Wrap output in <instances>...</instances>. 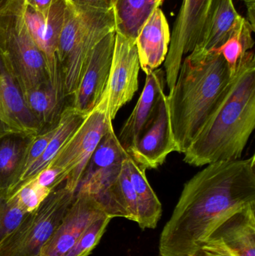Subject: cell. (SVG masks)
I'll return each mask as SVG.
<instances>
[{"label":"cell","instance_id":"6da1fadb","mask_svg":"<svg viewBox=\"0 0 255 256\" xmlns=\"http://www.w3.org/2000/svg\"><path fill=\"white\" fill-rule=\"evenodd\" d=\"M255 156L208 164L184 184L160 238V256H192L228 216L255 204Z\"/></svg>","mask_w":255,"mask_h":256},{"label":"cell","instance_id":"7a4b0ae2","mask_svg":"<svg viewBox=\"0 0 255 256\" xmlns=\"http://www.w3.org/2000/svg\"><path fill=\"white\" fill-rule=\"evenodd\" d=\"M255 128V58L253 50L238 62L224 100L184 152V162L200 167L241 159Z\"/></svg>","mask_w":255,"mask_h":256},{"label":"cell","instance_id":"3957f363","mask_svg":"<svg viewBox=\"0 0 255 256\" xmlns=\"http://www.w3.org/2000/svg\"><path fill=\"white\" fill-rule=\"evenodd\" d=\"M235 75L220 52L183 60L167 99L178 152L184 154L224 100Z\"/></svg>","mask_w":255,"mask_h":256},{"label":"cell","instance_id":"277c9868","mask_svg":"<svg viewBox=\"0 0 255 256\" xmlns=\"http://www.w3.org/2000/svg\"><path fill=\"white\" fill-rule=\"evenodd\" d=\"M23 0H8L0 9V68L21 94L49 82L43 54L23 18Z\"/></svg>","mask_w":255,"mask_h":256},{"label":"cell","instance_id":"5b68a950","mask_svg":"<svg viewBox=\"0 0 255 256\" xmlns=\"http://www.w3.org/2000/svg\"><path fill=\"white\" fill-rule=\"evenodd\" d=\"M64 182L0 244V256H37L74 200Z\"/></svg>","mask_w":255,"mask_h":256},{"label":"cell","instance_id":"8992f818","mask_svg":"<svg viewBox=\"0 0 255 256\" xmlns=\"http://www.w3.org/2000/svg\"><path fill=\"white\" fill-rule=\"evenodd\" d=\"M112 120L108 112V93L85 117L81 126L48 166L58 168L64 185L76 192L88 162Z\"/></svg>","mask_w":255,"mask_h":256},{"label":"cell","instance_id":"52a82bcc","mask_svg":"<svg viewBox=\"0 0 255 256\" xmlns=\"http://www.w3.org/2000/svg\"><path fill=\"white\" fill-rule=\"evenodd\" d=\"M214 1H183L165 60V76L169 92L175 86L184 56L194 50L202 37Z\"/></svg>","mask_w":255,"mask_h":256},{"label":"cell","instance_id":"ba28073f","mask_svg":"<svg viewBox=\"0 0 255 256\" xmlns=\"http://www.w3.org/2000/svg\"><path fill=\"white\" fill-rule=\"evenodd\" d=\"M67 2L57 0L44 16L23 1V18L34 43L43 54L51 86L64 97L62 75L58 60V44L64 22Z\"/></svg>","mask_w":255,"mask_h":256},{"label":"cell","instance_id":"9c48e42d","mask_svg":"<svg viewBox=\"0 0 255 256\" xmlns=\"http://www.w3.org/2000/svg\"><path fill=\"white\" fill-rule=\"evenodd\" d=\"M139 55L136 40L115 32V46L108 82V112L113 120L139 88Z\"/></svg>","mask_w":255,"mask_h":256},{"label":"cell","instance_id":"30bf717a","mask_svg":"<svg viewBox=\"0 0 255 256\" xmlns=\"http://www.w3.org/2000/svg\"><path fill=\"white\" fill-rule=\"evenodd\" d=\"M115 32L106 34L93 48L89 60L71 96L75 110L87 116L97 106L107 87L115 46Z\"/></svg>","mask_w":255,"mask_h":256},{"label":"cell","instance_id":"8fae6325","mask_svg":"<svg viewBox=\"0 0 255 256\" xmlns=\"http://www.w3.org/2000/svg\"><path fill=\"white\" fill-rule=\"evenodd\" d=\"M129 156L111 124L94 150L75 195L86 194L97 198L117 178Z\"/></svg>","mask_w":255,"mask_h":256},{"label":"cell","instance_id":"7c38bea8","mask_svg":"<svg viewBox=\"0 0 255 256\" xmlns=\"http://www.w3.org/2000/svg\"><path fill=\"white\" fill-rule=\"evenodd\" d=\"M166 94L152 121L141 132L127 154L135 162L146 168H157L169 154L178 152L174 138Z\"/></svg>","mask_w":255,"mask_h":256},{"label":"cell","instance_id":"4fadbf2b","mask_svg":"<svg viewBox=\"0 0 255 256\" xmlns=\"http://www.w3.org/2000/svg\"><path fill=\"white\" fill-rule=\"evenodd\" d=\"M112 31H115L113 10H95L76 40L68 58L61 66L64 97L73 96L83 74L93 48Z\"/></svg>","mask_w":255,"mask_h":256},{"label":"cell","instance_id":"5bb4252c","mask_svg":"<svg viewBox=\"0 0 255 256\" xmlns=\"http://www.w3.org/2000/svg\"><path fill=\"white\" fill-rule=\"evenodd\" d=\"M103 215L107 214L92 197L86 194L75 196L61 224L37 256H64L88 226Z\"/></svg>","mask_w":255,"mask_h":256},{"label":"cell","instance_id":"9a60e30c","mask_svg":"<svg viewBox=\"0 0 255 256\" xmlns=\"http://www.w3.org/2000/svg\"><path fill=\"white\" fill-rule=\"evenodd\" d=\"M165 85L166 76L163 69L157 68L146 74L143 91L118 137L126 152L134 144L141 132L155 117L165 94Z\"/></svg>","mask_w":255,"mask_h":256},{"label":"cell","instance_id":"2e32d148","mask_svg":"<svg viewBox=\"0 0 255 256\" xmlns=\"http://www.w3.org/2000/svg\"><path fill=\"white\" fill-rule=\"evenodd\" d=\"M242 19L235 9L233 0H214L202 37L189 58L201 60L208 52L221 48Z\"/></svg>","mask_w":255,"mask_h":256},{"label":"cell","instance_id":"e0dca14e","mask_svg":"<svg viewBox=\"0 0 255 256\" xmlns=\"http://www.w3.org/2000/svg\"><path fill=\"white\" fill-rule=\"evenodd\" d=\"M171 33L169 24L160 7L151 14L136 39L140 68L146 74L158 68L169 52Z\"/></svg>","mask_w":255,"mask_h":256},{"label":"cell","instance_id":"ac0fdd59","mask_svg":"<svg viewBox=\"0 0 255 256\" xmlns=\"http://www.w3.org/2000/svg\"><path fill=\"white\" fill-rule=\"evenodd\" d=\"M216 240L238 256H255V204L246 206L220 222L206 239Z\"/></svg>","mask_w":255,"mask_h":256},{"label":"cell","instance_id":"d6986e66","mask_svg":"<svg viewBox=\"0 0 255 256\" xmlns=\"http://www.w3.org/2000/svg\"><path fill=\"white\" fill-rule=\"evenodd\" d=\"M0 120L24 136H34L40 134L43 129L25 106L17 86L1 69L0 70Z\"/></svg>","mask_w":255,"mask_h":256},{"label":"cell","instance_id":"ffe728a7","mask_svg":"<svg viewBox=\"0 0 255 256\" xmlns=\"http://www.w3.org/2000/svg\"><path fill=\"white\" fill-rule=\"evenodd\" d=\"M129 180L137 200V224L142 230L155 228L162 216V204L147 178L146 168L129 156L124 161Z\"/></svg>","mask_w":255,"mask_h":256},{"label":"cell","instance_id":"44dd1931","mask_svg":"<svg viewBox=\"0 0 255 256\" xmlns=\"http://www.w3.org/2000/svg\"><path fill=\"white\" fill-rule=\"evenodd\" d=\"M94 200L112 219L124 218L138 222L137 200L124 162L117 178Z\"/></svg>","mask_w":255,"mask_h":256},{"label":"cell","instance_id":"7402d4cb","mask_svg":"<svg viewBox=\"0 0 255 256\" xmlns=\"http://www.w3.org/2000/svg\"><path fill=\"white\" fill-rule=\"evenodd\" d=\"M85 117L86 116L79 114L70 106H67L61 112L56 123V131L48 144L46 150L40 158L21 176L18 182L17 186L15 189L22 184L35 177L40 171L46 168L52 162L61 148L67 143L70 137L81 126Z\"/></svg>","mask_w":255,"mask_h":256},{"label":"cell","instance_id":"603a6c76","mask_svg":"<svg viewBox=\"0 0 255 256\" xmlns=\"http://www.w3.org/2000/svg\"><path fill=\"white\" fill-rule=\"evenodd\" d=\"M160 6L157 0H116L112 8L115 32L136 40L151 14Z\"/></svg>","mask_w":255,"mask_h":256},{"label":"cell","instance_id":"cb8c5ba5","mask_svg":"<svg viewBox=\"0 0 255 256\" xmlns=\"http://www.w3.org/2000/svg\"><path fill=\"white\" fill-rule=\"evenodd\" d=\"M29 138L12 135L0 140V192L5 195L16 188Z\"/></svg>","mask_w":255,"mask_h":256},{"label":"cell","instance_id":"d4e9b609","mask_svg":"<svg viewBox=\"0 0 255 256\" xmlns=\"http://www.w3.org/2000/svg\"><path fill=\"white\" fill-rule=\"evenodd\" d=\"M22 96L25 106L42 128L53 124L64 98L49 82L28 90L22 93Z\"/></svg>","mask_w":255,"mask_h":256},{"label":"cell","instance_id":"484cf974","mask_svg":"<svg viewBox=\"0 0 255 256\" xmlns=\"http://www.w3.org/2000/svg\"><path fill=\"white\" fill-rule=\"evenodd\" d=\"M250 22L243 18L242 20L229 38V40L219 49L216 50L224 57L232 74L236 73L238 62L241 57L253 49L255 45L253 33L255 32Z\"/></svg>","mask_w":255,"mask_h":256},{"label":"cell","instance_id":"4316f807","mask_svg":"<svg viewBox=\"0 0 255 256\" xmlns=\"http://www.w3.org/2000/svg\"><path fill=\"white\" fill-rule=\"evenodd\" d=\"M51 192V190L40 186L34 180H29L6 196L14 201L25 213L30 214L40 206Z\"/></svg>","mask_w":255,"mask_h":256},{"label":"cell","instance_id":"83f0119b","mask_svg":"<svg viewBox=\"0 0 255 256\" xmlns=\"http://www.w3.org/2000/svg\"><path fill=\"white\" fill-rule=\"evenodd\" d=\"M112 218L103 215L90 224L75 244L62 256H88L98 244Z\"/></svg>","mask_w":255,"mask_h":256},{"label":"cell","instance_id":"f1b7e54d","mask_svg":"<svg viewBox=\"0 0 255 256\" xmlns=\"http://www.w3.org/2000/svg\"><path fill=\"white\" fill-rule=\"evenodd\" d=\"M28 214L19 208L14 201L0 192V244L21 224Z\"/></svg>","mask_w":255,"mask_h":256},{"label":"cell","instance_id":"f546056e","mask_svg":"<svg viewBox=\"0 0 255 256\" xmlns=\"http://www.w3.org/2000/svg\"><path fill=\"white\" fill-rule=\"evenodd\" d=\"M56 123L45 132H40V134H37L34 136L30 137L28 146L25 149L22 165H21L20 172H19L17 184L21 176L40 158L44 150H46L48 144L52 140L55 131H56ZM17 184H16V186H17Z\"/></svg>","mask_w":255,"mask_h":256},{"label":"cell","instance_id":"4dcf8cb0","mask_svg":"<svg viewBox=\"0 0 255 256\" xmlns=\"http://www.w3.org/2000/svg\"><path fill=\"white\" fill-rule=\"evenodd\" d=\"M200 249L210 256H238L218 240H205Z\"/></svg>","mask_w":255,"mask_h":256},{"label":"cell","instance_id":"1f68e13d","mask_svg":"<svg viewBox=\"0 0 255 256\" xmlns=\"http://www.w3.org/2000/svg\"><path fill=\"white\" fill-rule=\"evenodd\" d=\"M67 1L76 7L109 10H112L116 0H67Z\"/></svg>","mask_w":255,"mask_h":256},{"label":"cell","instance_id":"d6a6232c","mask_svg":"<svg viewBox=\"0 0 255 256\" xmlns=\"http://www.w3.org/2000/svg\"><path fill=\"white\" fill-rule=\"evenodd\" d=\"M25 4L44 16H47L49 10L57 0H23Z\"/></svg>","mask_w":255,"mask_h":256},{"label":"cell","instance_id":"836d02e7","mask_svg":"<svg viewBox=\"0 0 255 256\" xmlns=\"http://www.w3.org/2000/svg\"><path fill=\"white\" fill-rule=\"evenodd\" d=\"M247 4L248 10V22L255 31V0H243Z\"/></svg>","mask_w":255,"mask_h":256},{"label":"cell","instance_id":"e575fe53","mask_svg":"<svg viewBox=\"0 0 255 256\" xmlns=\"http://www.w3.org/2000/svg\"><path fill=\"white\" fill-rule=\"evenodd\" d=\"M12 135L22 136V134H19V132L15 130L14 129L0 120V140Z\"/></svg>","mask_w":255,"mask_h":256},{"label":"cell","instance_id":"d590c367","mask_svg":"<svg viewBox=\"0 0 255 256\" xmlns=\"http://www.w3.org/2000/svg\"><path fill=\"white\" fill-rule=\"evenodd\" d=\"M192 256H208V254H205V252H204L202 250L199 249L197 251H196V252H194V254L192 255Z\"/></svg>","mask_w":255,"mask_h":256},{"label":"cell","instance_id":"8d00e7d4","mask_svg":"<svg viewBox=\"0 0 255 256\" xmlns=\"http://www.w3.org/2000/svg\"><path fill=\"white\" fill-rule=\"evenodd\" d=\"M7 1H8V0H0V9H1L3 6H4V4L7 2Z\"/></svg>","mask_w":255,"mask_h":256},{"label":"cell","instance_id":"74e56055","mask_svg":"<svg viewBox=\"0 0 255 256\" xmlns=\"http://www.w3.org/2000/svg\"><path fill=\"white\" fill-rule=\"evenodd\" d=\"M163 1H164V0H157V2H158V3L159 4H160V6H161L162 3L163 2Z\"/></svg>","mask_w":255,"mask_h":256}]
</instances>
